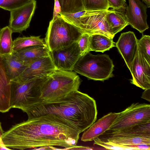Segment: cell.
<instances>
[{
  "label": "cell",
  "mask_w": 150,
  "mask_h": 150,
  "mask_svg": "<svg viewBox=\"0 0 150 150\" xmlns=\"http://www.w3.org/2000/svg\"><path fill=\"white\" fill-rule=\"evenodd\" d=\"M113 38L100 34L90 35L88 52L94 51L103 53L115 47Z\"/></svg>",
  "instance_id": "20"
},
{
  "label": "cell",
  "mask_w": 150,
  "mask_h": 150,
  "mask_svg": "<svg viewBox=\"0 0 150 150\" xmlns=\"http://www.w3.org/2000/svg\"><path fill=\"white\" fill-rule=\"evenodd\" d=\"M34 45L46 46L43 39L40 36L19 37L13 41L12 52Z\"/></svg>",
  "instance_id": "23"
},
{
  "label": "cell",
  "mask_w": 150,
  "mask_h": 150,
  "mask_svg": "<svg viewBox=\"0 0 150 150\" xmlns=\"http://www.w3.org/2000/svg\"><path fill=\"white\" fill-rule=\"evenodd\" d=\"M84 9L87 11L108 10L109 8L107 0H83Z\"/></svg>",
  "instance_id": "25"
},
{
  "label": "cell",
  "mask_w": 150,
  "mask_h": 150,
  "mask_svg": "<svg viewBox=\"0 0 150 150\" xmlns=\"http://www.w3.org/2000/svg\"><path fill=\"white\" fill-rule=\"evenodd\" d=\"M28 118L46 114L57 115L75 127L80 133L97 119L96 101L78 90L58 99L37 103L25 110Z\"/></svg>",
  "instance_id": "2"
},
{
  "label": "cell",
  "mask_w": 150,
  "mask_h": 150,
  "mask_svg": "<svg viewBox=\"0 0 150 150\" xmlns=\"http://www.w3.org/2000/svg\"><path fill=\"white\" fill-rule=\"evenodd\" d=\"M113 61L106 54H84L75 64L73 71L89 79L104 81L113 76Z\"/></svg>",
  "instance_id": "4"
},
{
  "label": "cell",
  "mask_w": 150,
  "mask_h": 150,
  "mask_svg": "<svg viewBox=\"0 0 150 150\" xmlns=\"http://www.w3.org/2000/svg\"><path fill=\"white\" fill-rule=\"evenodd\" d=\"M4 132L2 128L1 123L0 122V144L1 142V137L4 133Z\"/></svg>",
  "instance_id": "33"
},
{
  "label": "cell",
  "mask_w": 150,
  "mask_h": 150,
  "mask_svg": "<svg viewBox=\"0 0 150 150\" xmlns=\"http://www.w3.org/2000/svg\"><path fill=\"white\" fill-rule=\"evenodd\" d=\"M61 13H74L84 10L83 0H58Z\"/></svg>",
  "instance_id": "24"
},
{
  "label": "cell",
  "mask_w": 150,
  "mask_h": 150,
  "mask_svg": "<svg viewBox=\"0 0 150 150\" xmlns=\"http://www.w3.org/2000/svg\"><path fill=\"white\" fill-rule=\"evenodd\" d=\"M36 5V0H30L26 4L10 11L8 26L13 33H21L29 27Z\"/></svg>",
  "instance_id": "10"
},
{
  "label": "cell",
  "mask_w": 150,
  "mask_h": 150,
  "mask_svg": "<svg viewBox=\"0 0 150 150\" xmlns=\"http://www.w3.org/2000/svg\"><path fill=\"white\" fill-rule=\"evenodd\" d=\"M80 133L75 127L61 117L48 114L14 125L4 133L1 139L4 146L10 149H38L59 146L69 149L76 146Z\"/></svg>",
  "instance_id": "1"
},
{
  "label": "cell",
  "mask_w": 150,
  "mask_h": 150,
  "mask_svg": "<svg viewBox=\"0 0 150 150\" xmlns=\"http://www.w3.org/2000/svg\"><path fill=\"white\" fill-rule=\"evenodd\" d=\"M109 8H112L114 10L122 11L126 8L125 0H107Z\"/></svg>",
  "instance_id": "30"
},
{
  "label": "cell",
  "mask_w": 150,
  "mask_h": 150,
  "mask_svg": "<svg viewBox=\"0 0 150 150\" xmlns=\"http://www.w3.org/2000/svg\"><path fill=\"white\" fill-rule=\"evenodd\" d=\"M61 12V7L58 0H54V7L52 20H55L60 15Z\"/></svg>",
  "instance_id": "31"
},
{
  "label": "cell",
  "mask_w": 150,
  "mask_h": 150,
  "mask_svg": "<svg viewBox=\"0 0 150 150\" xmlns=\"http://www.w3.org/2000/svg\"><path fill=\"white\" fill-rule=\"evenodd\" d=\"M138 41L134 33L129 31L122 33L116 43V47L129 70L137 53Z\"/></svg>",
  "instance_id": "14"
},
{
  "label": "cell",
  "mask_w": 150,
  "mask_h": 150,
  "mask_svg": "<svg viewBox=\"0 0 150 150\" xmlns=\"http://www.w3.org/2000/svg\"><path fill=\"white\" fill-rule=\"evenodd\" d=\"M1 29V28H0V31Z\"/></svg>",
  "instance_id": "35"
},
{
  "label": "cell",
  "mask_w": 150,
  "mask_h": 150,
  "mask_svg": "<svg viewBox=\"0 0 150 150\" xmlns=\"http://www.w3.org/2000/svg\"><path fill=\"white\" fill-rule=\"evenodd\" d=\"M12 32L8 26L1 29L0 31V56L6 57L12 53L13 41Z\"/></svg>",
  "instance_id": "22"
},
{
  "label": "cell",
  "mask_w": 150,
  "mask_h": 150,
  "mask_svg": "<svg viewBox=\"0 0 150 150\" xmlns=\"http://www.w3.org/2000/svg\"><path fill=\"white\" fill-rule=\"evenodd\" d=\"M131 83L143 90L150 88V63L142 54L138 46L130 70Z\"/></svg>",
  "instance_id": "12"
},
{
  "label": "cell",
  "mask_w": 150,
  "mask_h": 150,
  "mask_svg": "<svg viewBox=\"0 0 150 150\" xmlns=\"http://www.w3.org/2000/svg\"><path fill=\"white\" fill-rule=\"evenodd\" d=\"M146 4L147 7H150V0H142Z\"/></svg>",
  "instance_id": "34"
},
{
  "label": "cell",
  "mask_w": 150,
  "mask_h": 150,
  "mask_svg": "<svg viewBox=\"0 0 150 150\" xmlns=\"http://www.w3.org/2000/svg\"><path fill=\"white\" fill-rule=\"evenodd\" d=\"M81 82L75 72L56 68L48 77L36 104L58 99L77 91Z\"/></svg>",
  "instance_id": "3"
},
{
  "label": "cell",
  "mask_w": 150,
  "mask_h": 150,
  "mask_svg": "<svg viewBox=\"0 0 150 150\" xmlns=\"http://www.w3.org/2000/svg\"><path fill=\"white\" fill-rule=\"evenodd\" d=\"M2 58L6 74L10 81L18 78L28 65L20 60L12 53Z\"/></svg>",
  "instance_id": "19"
},
{
  "label": "cell",
  "mask_w": 150,
  "mask_h": 150,
  "mask_svg": "<svg viewBox=\"0 0 150 150\" xmlns=\"http://www.w3.org/2000/svg\"><path fill=\"white\" fill-rule=\"evenodd\" d=\"M84 33L80 29L58 16L50 22L45 42L50 52L65 48L77 42Z\"/></svg>",
  "instance_id": "5"
},
{
  "label": "cell",
  "mask_w": 150,
  "mask_h": 150,
  "mask_svg": "<svg viewBox=\"0 0 150 150\" xmlns=\"http://www.w3.org/2000/svg\"><path fill=\"white\" fill-rule=\"evenodd\" d=\"M101 140L120 146L145 144H150V137H143L119 131L103 134L98 137Z\"/></svg>",
  "instance_id": "16"
},
{
  "label": "cell",
  "mask_w": 150,
  "mask_h": 150,
  "mask_svg": "<svg viewBox=\"0 0 150 150\" xmlns=\"http://www.w3.org/2000/svg\"><path fill=\"white\" fill-rule=\"evenodd\" d=\"M86 11V10H84L74 13L65 14L60 13V16L65 21L77 27L79 18Z\"/></svg>",
  "instance_id": "28"
},
{
  "label": "cell",
  "mask_w": 150,
  "mask_h": 150,
  "mask_svg": "<svg viewBox=\"0 0 150 150\" xmlns=\"http://www.w3.org/2000/svg\"><path fill=\"white\" fill-rule=\"evenodd\" d=\"M138 43L141 54L150 63V36L142 35L141 39L138 40Z\"/></svg>",
  "instance_id": "26"
},
{
  "label": "cell",
  "mask_w": 150,
  "mask_h": 150,
  "mask_svg": "<svg viewBox=\"0 0 150 150\" xmlns=\"http://www.w3.org/2000/svg\"><path fill=\"white\" fill-rule=\"evenodd\" d=\"M48 77L23 82L10 81L11 108L20 109L23 111L37 103Z\"/></svg>",
  "instance_id": "6"
},
{
  "label": "cell",
  "mask_w": 150,
  "mask_h": 150,
  "mask_svg": "<svg viewBox=\"0 0 150 150\" xmlns=\"http://www.w3.org/2000/svg\"><path fill=\"white\" fill-rule=\"evenodd\" d=\"M56 68L50 55L38 59L30 63L22 74L11 81L23 82L48 77Z\"/></svg>",
  "instance_id": "9"
},
{
  "label": "cell",
  "mask_w": 150,
  "mask_h": 150,
  "mask_svg": "<svg viewBox=\"0 0 150 150\" xmlns=\"http://www.w3.org/2000/svg\"><path fill=\"white\" fill-rule=\"evenodd\" d=\"M30 0H0V8L11 11L26 4Z\"/></svg>",
  "instance_id": "27"
},
{
  "label": "cell",
  "mask_w": 150,
  "mask_h": 150,
  "mask_svg": "<svg viewBox=\"0 0 150 150\" xmlns=\"http://www.w3.org/2000/svg\"><path fill=\"white\" fill-rule=\"evenodd\" d=\"M90 35V34L84 33L77 42L80 48L81 56L88 52Z\"/></svg>",
  "instance_id": "29"
},
{
  "label": "cell",
  "mask_w": 150,
  "mask_h": 150,
  "mask_svg": "<svg viewBox=\"0 0 150 150\" xmlns=\"http://www.w3.org/2000/svg\"><path fill=\"white\" fill-rule=\"evenodd\" d=\"M12 54L27 65L35 60L50 54L46 46L41 45L27 47Z\"/></svg>",
  "instance_id": "18"
},
{
  "label": "cell",
  "mask_w": 150,
  "mask_h": 150,
  "mask_svg": "<svg viewBox=\"0 0 150 150\" xmlns=\"http://www.w3.org/2000/svg\"><path fill=\"white\" fill-rule=\"evenodd\" d=\"M121 11L108 10L106 15L107 22L114 35L129 25L125 14Z\"/></svg>",
  "instance_id": "21"
},
{
  "label": "cell",
  "mask_w": 150,
  "mask_h": 150,
  "mask_svg": "<svg viewBox=\"0 0 150 150\" xmlns=\"http://www.w3.org/2000/svg\"><path fill=\"white\" fill-rule=\"evenodd\" d=\"M119 114L120 112H110L99 119L84 131L81 140L83 142L93 140L109 129Z\"/></svg>",
  "instance_id": "15"
},
{
  "label": "cell",
  "mask_w": 150,
  "mask_h": 150,
  "mask_svg": "<svg viewBox=\"0 0 150 150\" xmlns=\"http://www.w3.org/2000/svg\"><path fill=\"white\" fill-rule=\"evenodd\" d=\"M150 88L145 90L143 93L141 98L150 102Z\"/></svg>",
  "instance_id": "32"
},
{
  "label": "cell",
  "mask_w": 150,
  "mask_h": 150,
  "mask_svg": "<svg viewBox=\"0 0 150 150\" xmlns=\"http://www.w3.org/2000/svg\"><path fill=\"white\" fill-rule=\"evenodd\" d=\"M149 121L150 104L133 103L120 112L113 124L103 134L116 132Z\"/></svg>",
  "instance_id": "7"
},
{
  "label": "cell",
  "mask_w": 150,
  "mask_h": 150,
  "mask_svg": "<svg viewBox=\"0 0 150 150\" xmlns=\"http://www.w3.org/2000/svg\"><path fill=\"white\" fill-rule=\"evenodd\" d=\"M108 10L86 11L79 18L77 27L83 33L101 34L113 39L115 35L106 20Z\"/></svg>",
  "instance_id": "8"
},
{
  "label": "cell",
  "mask_w": 150,
  "mask_h": 150,
  "mask_svg": "<svg viewBox=\"0 0 150 150\" xmlns=\"http://www.w3.org/2000/svg\"><path fill=\"white\" fill-rule=\"evenodd\" d=\"M125 13L129 25L143 33L149 28L147 22V6L140 0H128Z\"/></svg>",
  "instance_id": "13"
},
{
  "label": "cell",
  "mask_w": 150,
  "mask_h": 150,
  "mask_svg": "<svg viewBox=\"0 0 150 150\" xmlns=\"http://www.w3.org/2000/svg\"><path fill=\"white\" fill-rule=\"evenodd\" d=\"M11 84L6 74L3 58L0 56V112H5L11 108Z\"/></svg>",
  "instance_id": "17"
},
{
  "label": "cell",
  "mask_w": 150,
  "mask_h": 150,
  "mask_svg": "<svg viewBox=\"0 0 150 150\" xmlns=\"http://www.w3.org/2000/svg\"><path fill=\"white\" fill-rule=\"evenodd\" d=\"M50 54L56 68L69 71H73L75 64L81 57L77 42L65 48L50 52Z\"/></svg>",
  "instance_id": "11"
}]
</instances>
